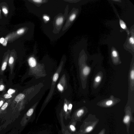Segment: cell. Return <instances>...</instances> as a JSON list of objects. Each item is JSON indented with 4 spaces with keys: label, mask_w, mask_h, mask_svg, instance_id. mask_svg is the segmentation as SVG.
I'll return each mask as SVG.
<instances>
[{
    "label": "cell",
    "mask_w": 134,
    "mask_h": 134,
    "mask_svg": "<svg viewBox=\"0 0 134 134\" xmlns=\"http://www.w3.org/2000/svg\"><path fill=\"white\" fill-rule=\"evenodd\" d=\"M101 80V77L99 76H98L96 77L95 80L96 82L98 83L100 82Z\"/></svg>",
    "instance_id": "7402d4cb"
},
{
    "label": "cell",
    "mask_w": 134,
    "mask_h": 134,
    "mask_svg": "<svg viewBox=\"0 0 134 134\" xmlns=\"http://www.w3.org/2000/svg\"><path fill=\"white\" fill-rule=\"evenodd\" d=\"M16 59L15 56L13 55H11L9 58L8 63L10 68L11 75L13 74Z\"/></svg>",
    "instance_id": "7a4b0ae2"
},
{
    "label": "cell",
    "mask_w": 134,
    "mask_h": 134,
    "mask_svg": "<svg viewBox=\"0 0 134 134\" xmlns=\"http://www.w3.org/2000/svg\"><path fill=\"white\" fill-rule=\"evenodd\" d=\"M58 74L56 73L54 76L53 77V80L54 82H56L58 79Z\"/></svg>",
    "instance_id": "d6986e66"
},
{
    "label": "cell",
    "mask_w": 134,
    "mask_h": 134,
    "mask_svg": "<svg viewBox=\"0 0 134 134\" xmlns=\"http://www.w3.org/2000/svg\"><path fill=\"white\" fill-rule=\"evenodd\" d=\"M9 58V55L8 54L4 58L0 68V75H3L6 69Z\"/></svg>",
    "instance_id": "3957f363"
},
{
    "label": "cell",
    "mask_w": 134,
    "mask_h": 134,
    "mask_svg": "<svg viewBox=\"0 0 134 134\" xmlns=\"http://www.w3.org/2000/svg\"><path fill=\"white\" fill-rule=\"evenodd\" d=\"M76 17V15L75 14H72L70 17L69 20L70 21H73L75 20Z\"/></svg>",
    "instance_id": "2e32d148"
},
{
    "label": "cell",
    "mask_w": 134,
    "mask_h": 134,
    "mask_svg": "<svg viewBox=\"0 0 134 134\" xmlns=\"http://www.w3.org/2000/svg\"><path fill=\"white\" fill-rule=\"evenodd\" d=\"M32 1L35 3L37 4H41L43 2L42 0H36V1Z\"/></svg>",
    "instance_id": "f546056e"
},
{
    "label": "cell",
    "mask_w": 134,
    "mask_h": 134,
    "mask_svg": "<svg viewBox=\"0 0 134 134\" xmlns=\"http://www.w3.org/2000/svg\"><path fill=\"white\" fill-rule=\"evenodd\" d=\"M90 71V68L88 66H86L83 70V74L85 76H87L89 74Z\"/></svg>",
    "instance_id": "8fae6325"
},
{
    "label": "cell",
    "mask_w": 134,
    "mask_h": 134,
    "mask_svg": "<svg viewBox=\"0 0 134 134\" xmlns=\"http://www.w3.org/2000/svg\"><path fill=\"white\" fill-rule=\"evenodd\" d=\"M74 123L72 121L70 122L66 127V129L68 130L70 132H74L76 130V128L74 125Z\"/></svg>",
    "instance_id": "5b68a950"
},
{
    "label": "cell",
    "mask_w": 134,
    "mask_h": 134,
    "mask_svg": "<svg viewBox=\"0 0 134 134\" xmlns=\"http://www.w3.org/2000/svg\"><path fill=\"white\" fill-rule=\"evenodd\" d=\"M119 23L120 26L121 28L124 30H126L128 34H129V32L127 29L126 24L122 20L120 19Z\"/></svg>",
    "instance_id": "9c48e42d"
},
{
    "label": "cell",
    "mask_w": 134,
    "mask_h": 134,
    "mask_svg": "<svg viewBox=\"0 0 134 134\" xmlns=\"http://www.w3.org/2000/svg\"><path fill=\"white\" fill-rule=\"evenodd\" d=\"M25 32V30L22 28L19 29L17 31V33L18 35H20L24 33Z\"/></svg>",
    "instance_id": "e0dca14e"
},
{
    "label": "cell",
    "mask_w": 134,
    "mask_h": 134,
    "mask_svg": "<svg viewBox=\"0 0 134 134\" xmlns=\"http://www.w3.org/2000/svg\"><path fill=\"white\" fill-rule=\"evenodd\" d=\"M28 63L30 66L32 67H35L36 65L35 59L33 57H31L28 60Z\"/></svg>",
    "instance_id": "52a82bcc"
},
{
    "label": "cell",
    "mask_w": 134,
    "mask_h": 134,
    "mask_svg": "<svg viewBox=\"0 0 134 134\" xmlns=\"http://www.w3.org/2000/svg\"><path fill=\"white\" fill-rule=\"evenodd\" d=\"M3 98L6 101L11 99H14L16 97V95H12L7 93L2 95Z\"/></svg>",
    "instance_id": "8992f818"
},
{
    "label": "cell",
    "mask_w": 134,
    "mask_h": 134,
    "mask_svg": "<svg viewBox=\"0 0 134 134\" xmlns=\"http://www.w3.org/2000/svg\"><path fill=\"white\" fill-rule=\"evenodd\" d=\"M5 38H2L0 39V43L3 44L4 42Z\"/></svg>",
    "instance_id": "1f68e13d"
},
{
    "label": "cell",
    "mask_w": 134,
    "mask_h": 134,
    "mask_svg": "<svg viewBox=\"0 0 134 134\" xmlns=\"http://www.w3.org/2000/svg\"><path fill=\"white\" fill-rule=\"evenodd\" d=\"M25 95L23 94H20L15 97V101L17 102H19L23 100L25 97Z\"/></svg>",
    "instance_id": "ba28073f"
},
{
    "label": "cell",
    "mask_w": 134,
    "mask_h": 134,
    "mask_svg": "<svg viewBox=\"0 0 134 134\" xmlns=\"http://www.w3.org/2000/svg\"><path fill=\"white\" fill-rule=\"evenodd\" d=\"M112 55L114 57H116L118 56V54L117 51L115 50H114L112 52Z\"/></svg>",
    "instance_id": "ffe728a7"
},
{
    "label": "cell",
    "mask_w": 134,
    "mask_h": 134,
    "mask_svg": "<svg viewBox=\"0 0 134 134\" xmlns=\"http://www.w3.org/2000/svg\"><path fill=\"white\" fill-rule=\"evenodd\" d=\"M84 110L83 109H81L79 110L77 112L75 116L78 118L80 117L84 113Z\"/></svg>",
    "instance_id": "4fadbf2b"
},
{
    "label": "cell",
    "mask_w": 134,
    "mask_h": 134,
    "mask_svg": "<svg viewBox=\"0 0 134 134\" xmlns=\"http://www.w3.org/2000/svg\"><path fill=\"white\" fill-rule=\"evenodd\" d=\"M57 88L59 90L61 91H63L64 89V88L61 85L59 84L57 85Z\"/></svg>",
    "instance_id": "44dd1931"
},
{
    "label": "cell",
    "mask_w": 134,
    "mask_h": 134,
    "mask_svg": "<svg viewBox=\"0 0 134 134\" xmlns=\"http://www.w3.org/2000/svg\"><path fill=\"white\" fill-rule=\"evenodd\" d=\"M34 109L33 108H30L26 114L24 115L20 121V124L22 127H24L30 122V121L33 119V116L34 113ZM33 120V119H32Z\"/></svg>",
    "instance_id": "6da1fadb"
},
{
    "label": "cell",
    "mask_w": 134,
    "mask_h": 134,
    "mask_svg": "<svg viewBox=\"0 0 134 134\" xmlns=\"http://www.w3.org/2000/svg\"><path fill=\"white\" fill-rule=\"evenodd\" d=\"M6 87L4 83L3 80H0V91L4 92L6 91Z\"/></svg>",
    "instance_id": "30bf717a"
},
{
    "label": "cell",
    "mask_w": 134,
    "mask_h": 134,
    "mask_svg": "<svg viewBox=\"0 0 134 134\" xmlns=\"http://www.w3.org/2000/svg\"><path fill=\"white\" fill-rule=\"evenodd\" d=\"M1 9H0V14H1Z\"/></svg>",
    "instance_id": "836d02e7"
},
{
    "label": "cell",
    "mask_w": 134,
    "mask_h": 134,
    "mask_svg": "<svg viewBox=\"0 0 134 134\" xmlns=\"http://www.w3.org/2000/svg\"><path fill=\"white\" fill-rule=\"evenodd\" d=\"M14 99H11L6 101L5 103L0 108V115L5 113L7 108Z\"/></svg>",
    "instance_id": "277c9868"
},
{
    "label": "cell",
    "mask_w": 134,
    "mask_h": 134,
    "mask_svg": "<svg viewBox=\"0 0 134 134\" xmlns=\"http://www.w3.org/2000/svg\"><path fill=\"white\" fill-rule=\"evenodd\" d=\"M113 103V101L111 100H109L106 102V105L107 106H110Z\"/></svg>",
    "instance_id": "484cf974"
},
{
    "label": "cell",
    "mask_w": 134,
    "mask_h": 134,
    "mask_svg": "<svg viewBox=\"0 0 134 134\" xmlns=\"http://www.w3.org/2000/svg\"><path fill=\"white\" fill-rule=\"evenodd\" d=\"M37 134H50L47 132H39Z\"/></svg>",
    "instance_id": "d6a6232c"
},
{
    "label": "cell",
    "mask_w": 134,
    "mask_h": 134,
    "mask_svg": "<svg viewBox=\"0 0 134 134\" xmlns=\"http://www.w3.org/2000/svg\"><path fill=\"white\" fill-rule=\"evenodd\" d=\"M93 129V127L91 126H90L88 127L86 129L87 132H89L91 131Z\"/></svg>",
    "instance_id": "4dcf8cb0"
},
{
    "label": "cell",
    "mask_w": 134,
    "mask_h": 134,
    "mask_svg": "<svg viewBox=\"0 0 134 134\" xmlns=\"http://www.w3.org/2000/svg\"><path fill=\"white\" fill-rule=\"evenodd\" d=\"M16 90L13 89H10L8 91L7 93L12 95H16Z\"/></svg>",
    "instance_id": "9a60e30c"
},
{
    "label": "cell",
    "mask_w": 134,
    "mask_h": 134,
    "mask_svg": "<svg viewBox=\"0 0 134 134\" xmlns=\"http://www.w3.org/2000/svg\"><path fill=\"white\" fill-rule=\"evenodd\" d=\"M129 42L132 45H133L134 44V39L133 37H131L129 39Z\"/></svg>",
    "instance_id": "4316f807"
},
{
    "label": "cell",
    "mask_w": 134,
    "mask_h": 134,
    "mask_svg": "<svg viewBox=\"0 0 134 134\" xmlns=\"http://www.w3.org/2000/svg\"><path fill=\"white\" fill-rule=\"evenodd\" d=\"M3 13L5 15L7 14L8 13V11L7 9L6 8H3L2 9Z\"/></svg>",
    "instance_id": "d4e9b609"
},
{
    "label": "cell",
    "mask_w": 134,
    "mask_h": 134,
    "mask_svg": "<svg viewBox=\"0 0 134 134\" xmlns=\"http://www.w3.org/2000/svg\"><path fill=\"white\" fill-rule=\"evenodd\" d=\"M5 101L6 100L3 98L2 95H0V108L3 105Z\"/></svg>",
    "instance_id": "5bb4252c"
},
{
    "label": "cell",
    "mask_w": 134,
    "mask_h": 134,
    "mask_svg": "<svg viewBox=\"0 0 134 134\" xmlns=\"http://www.w3.org/2000/svg\"><path fill=\"white\" fill-rule=\"evenodd\" d=\"M72 107V105L70 104L68 106V110L69 114L70 115Z\"/></svg>",
    "instance_id": "cb8c5ba5"
},
{
    "label": "cell",
    "mask_w": 134,
    "mask_h": 134,
    "mask_svg": "<svg viewBox=\"0 0 134 134\" xmlns=\"http://www.w3.org/2000/svg\"><path fill=\"white\" fill-rule=\"evenodd\" d=\"M64 18L63 17L58 18L56 20V25L59 26L62 24L63 22Z\"/></svg>",
    "instance_id": "7c38bea8"
},
{
    "label": "cell",
    "mask_w": 134,
    "mask_h": 134,
    "mask_svg": "<svg viewBox=\"0 0 134 134\" xmlns=\"http://www.w3.org/2000/svg\"><path fill=\"white\" fill-rule=\"evenodd\" d=\"M130 77L131 79L133 80L134 79V71L133 70H132L131 72Z\"/></svg>",
    "instance_id": "f1b7e54d"
},
{
    "label": "cell",
    "mask_w": 134,
    "mask_h": 134,
    "mask_svg": "<svg viewBox=\"0 0 134 134\" xmlns=\"http://www.w3.org/2000/svg\"><path fill=\"white\" fill-rule=\"evenodd\" d=\"M1 118H0V120H1Z\"/></svg>",
    "instance_id": "e575fe53"
},
{
    "label": "cell",
    "mask_w": 134,
    "mask_h": 134,
    "mask_svg": "<svg viewBox=\"0 0 134 134\" xmlns=\"http://www.w3.org/2000/svg\"><path fill=\"white\" fill-rule=\"evenodd\" d=\"M130 120V117L128 116H126L124 119V122L125 123H127Z\"/></svg>",
    "instance_id": "ac0fdd59"
},
{
    "label": "cell",
    "mask_w": 134,
    "mask_h": 134,
    "mask_svg": "<svg viewBox=\"0 0 134 134\" xmlns=\"http://www.w3.org/2000/svg\"><path fill=\"white\" fill-rule=\"evenodd\" d=\"M43 18L45 21H48L50 20L49 17L46 15H44L43 16Z\"/></svg>",
    "instance_id": "83f0119b"
},
{
    "label": "cell",
    "mask_w": 134,
    "mask_h": 134,
    "mask_svg": "<svg viewBox=\"0 0 134 134\" xmlns=\"http://www.w3.org/2000/svg\"><path fill=\"white\" fill-rule=\"evenodd\" d=\"M8 37H7L5 38L4 42L2 44L3 46H7L8 40Z\"/></svg>",
    "instance_id": "603a6c76"
}]
</instances>
